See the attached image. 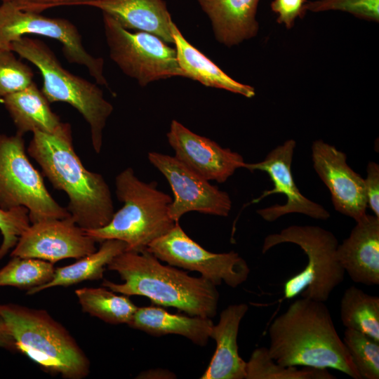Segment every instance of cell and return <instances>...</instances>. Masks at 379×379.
<instances>
[{
    "label": "cell",
    "instance_id": "cell-4",
    "mask_svg": "<svg viewBox=\"0 0 379 379\" xmlns=\"http://www.w3.org/2000/svg\"><path fill=\"white\" fill-rule=\"evenodd\" d=\"M0 317L18 352L41 368L65 379H83L91 363L75 338L46 310L16 303L0 304Z\"/></svg>",
    "mask_w": 379,
    "mask_h": 379
},
{
    "label": "cell",
    "instance_id": "cell-36",
    "mask_svg": "<svg viewBox=\"0 0 379 379\" xmlns=\"http://www.w3.org/2000/svg\"><path fill=\"white\" fill-rule=\"evenodd\" d=\"M0 348L12 352H17V348L13 338L8 331L5 322L0 317Z\"/></svg>",
    "mask_w": 379,
    "mask_h": 379
},
{
    "label": "cell",
    "instance_id": "cell-30",
    "mask_svg": "<svg viewBox=\"0 0 379 379\" xmlns=\"http://www.w3.org/2000/svg\"><path fill=\"white\" fill-rule=\"evenodd\" d=\"M33 76L12 51L0 48V99L28 87L34 82Z\"/></svg>",
    "mask_w": 379,
    "mask_h": 379
},
{
    "label": "cell",
    "instance_id": "cell-33",
    "mask_svg": "<svg viewBox=\"0 0 379 379\" xmlns=\"http://www.w3.org/2000/svg\"><path fill=\"white\" fill-rule=\"evenodd\" d=\"M306 0H273L271 9L277 14V21L288 29L293 27L297 18H302Z\"/></svg>",
    "mask_w": 379,
    "mask_h": 379
},
{
    "label": "cell",
    "instance_id": "cell-27",
    "mask_svg": "<svg viewBox=\"0 0 379 379\" xmlns=\"http://www.w3.org/2000/svg\"><path fill=\"white\" fill-rule=\"evenodd\" d=\"M246 379H334L336 377L326 368L285 366L275 362L267 347L256 348L246 361Z\"/></svg>",
    "mask_w": 379,
    "mask_h": 379
},
{
    "label": "cell",
    "instance_id": "cell-2",
    "mask_svg": "<svg viewBox=\"0 0 379 379\" xmlns=\"http://www.w3.org/2000/svg\"><path fill=\"white\" fill-rule=\"evenodd\" d=\"M32 133L27 153L52 186L65 192L76 224L84 230L107 225L114 213L109 187L101 174L84 166L73 147L69 124L62 123L53 133Z\"/></svg>",
    "mask_w": 379,
    "mask_h": 379
},
{
    "label": "cell",
    "instance_id": "cell-32",
    "mask_svg": "<svg viewBox=\"0 0 379 379\" xmlns=\"http://www.w3.org/2000/svg\"><path fill=\"white\" fill-rule=\"evenodd\" d=\"M30 224L29 211L25 207L8 211L0 208V232L2 235L0 260L15 247L20 236Z\"/></svg>",
    "mask_w": 379,
    "mask_h": 379
},
{
    "label": "cell",
    "instance_id": "cell-10",
    "mask_svg": "<svg viewBox=\"0 0 379 379\" xmlns=\"http://www.w3.org/2000/svg\"><path fill=\"white\" fill-rule=\"evenodd\" d=\"M27 34L57 40L69 62L84 66L96 82L108 86L103 73L104 61L91 55L82 44L74 25L66 19L53 18L21 10L11 2L0 5V48L10 50L12 42Z\"/></svg>",
    "mask_w": 379,
    "mask_h": 379
},
{
    "label": "cell",
    "instance_id": "cell-7",
    "mask_svg": "<svg viewBox=\"0 0 379 379\" xmlns=\"http://www.w3.org/2000/svg\"><path fill=\"white\" fill-rule=\"evenodd\" d=\"M284 243L298 245L308 259L306 267L285 282L284 298L291 299L300 295L325 302L343 281L345 273L336 258L338 241L335 236L318 226L291 225L279 233L267 235L262 253Z\"/></svg>",
    "mask_w": 379,
    "mask_h": 379
},
{
    "label": "cell",
    "instance_id": "cell-31",
    "mask_svg": "<svg viewBox=\"0 0 379 379\" xmlns=\"http://www.w3.org/2000/svg\"><path fill=\"white\" fill-rule=\"evenodd\" d=\"M305 9L315 13L340 11L360 19L379 20V0H316L307 1Z\"/></svg>",
    "mask_w": 379,
    "mask_h": 379
},
{
    "label": "cell",
    "instance_id": "cell-3",
    "mask_svg": "<svg viewBox=\"0 0 379 379\" xmlns=\"http://www.w3.org/2000/svg\"><path fill=\"white\" fill-rule=\"evenodd\" d=\"M107 268L117 272L124 281H102V286L114 293L145 296L153 304L173 307L190 316L211 319L216 314L219 300L216 286L202 277H191L172 265L161 264L147 248L124 251Z\"/></svg>",
    "mask_w": 379,
    "mask_h": 379
},
{
    "label": "cell",
    "instance_id": "cell-24",
    "mask_svg": "<svg viewBox=\"0 0 379 379\" xmlns=\"http://www.w3.org/2000/svg\"><path fill=\"white\" fill-rule=\"evenodd\" d=\"M127 248L126 244L118 239H106L98 250L79 259L69 265L55 269L52 279L43 285L27 291L32 295L43 290L55 287H67L88 280L102 279L105 267L117 255Z\"/></svg>",
    "mask_w": 379,
    "mask_h": 379
},
{
    "label": "cell",
    "instance_id": "cell-12",
    "mask_svg": "<svg viewBox=\"0 0 379 379\" xmlns=\"http://www.w3.org/2000/svg\"><path fill=\"white\" fill-rule=\"evenodd\" d=\"M149 163L166 179L173 194L169 215L175 222L189 212L226 217L232 209L229 194L211 185L174 156L149 152Z\"/></svg>",
    "mask_w": 379,
    "mask_h": 379
},
{
    "label": "cell",
    "instance_id": "cell-5",
    "mask_svg": "<svg viewBox=\"0 0 379 379\" xmlns=\"http://www.w3.org/2000/svg\"><path fill=\"white\" fill-rule=\"evenodd\" d=\"M114 185L117 197L124 205L107 225L85 230L96 242L118 239L126 244V251H140L177 222L169 215L172 197L159 190L157 182L142 181L128 167L116 176Z\"/></svg>",
    "mask_w": 379,
    "mask_h": 379
},
{
    "label": "cell",
    "instance_id": "cell-6",
    "mask_svg": "<svg viewBox=\"0 0 379 379\" xmlns=\"http://www.w3.org/2000/svg\"><path fill=\"white\" fill-rule=\"evenodd\" d=\"M10 50L38 68L43 78L41 92L50 103H68L83 116L90 126L93 149L99 154L103 130L113 112L102 91L63 68L53 51L40 40L25 36L12 42Z\"/></svg>",
    "mask_w": 379,
    "mask_h": 379
},
{
    "label": "cell",
    "instance_id": "cell-1",
    "mask_svg": "<svg viewBox=\"0 0 379 379\" xmlns=\"http://www.w3.org/2000/svg\"><path fill=\"white\" fill-rule=\"evenodd\" d=\"M268 335V353L280 365L329 368L361 379L324 302L295 300L272 322Z\"/></svg>",
    "mask_w": 379,
    "mask_h": 379
},
{
    "label": "cell",
    "instance_id": "cell-37",
    "mask_svg": "<svg viewBox=\"0 0 379 379\" xmlns=\"http://www.w3.org/2000/svg\"><path fill=\"white\" fill-rule=\"evenodd\" d=\"M174 374L171 372L166 370H149L142 372L138 378H172L174 377Z\"/></svg>",
    "mask_w": 379,
    "mask_h": 379
},
{
    "label": "cell",
    "instance_id": "cell-18",
    "mask_svg": "<svg viewBox=\"0 0 379 379\" xmlns=\"http://www.w3.org/2000/svg\"><path fill=\"white\" fill-rule=\"evenodd\" d=\"M248 310L246 303L232 304L223 310L210 338L216 343L215 353L201 379H244L246 361L238 352L237 336L240 323Z\"/></svg>",
    "mask_w": 379,
    "mask_h": 379
},
{
    "label": "cell",
    "instance_id": "cell-13",
    "mask_svg": "<svg viewBox=\"0 0 379 379\" xmlns=\"http://www.w3.org/2000/svg\"><path fill=\"white\" fill-rule=\"evenodd\" d=\"M95 244L71 216L46 220L30 224L20 236L11 257L35 258L53 264L93 253L97 250Z\"/></svg>",
    "mask_w": 379,
    "mask_h": 379
},
{
    "label": "cell",
    "instance_id": "cell-16",
    "mask_svg": "<svg viewBox=\"0 0 379 379\" xmlns=\"http://www.w3.org/2000/svg\"><path fill=\"white\" fill-rule=\"evenodd\" d=\"M166 137L174 157L208 181L223 183L237 169L244 168L245 161L241 154L192 132L175 119Z\"/></svg>",
    "mask_w": 379,
    "mask_h": 379
},
{
    "label": "cell",
    "instance_id": "cell-8",
    "mask_svg": "<svg viewBox=\"0 0 379 379\" xmlns=\"http://www.w3.org/2000/svg\"><path fill=\"white\" fill-rule=\"evenodd\" d=\"M23 135L0 133V208L25 207L31 223L70 216L46 189L26 154Z\"/></svg>",
    "mask_w": 379,
    "mask_h": 379
},
{
    "label": "cell",
    "instance_id": "cell-11",
    "mask_svg": "<svg viewBox=\"0 0 379 379\" xmlns=\"http://www.w3.org/2000/svg\"><path fill=\"white\" fill-rule=\"evenodd\" d=\"M147 249L170 265L199 272L215 286L225 282L236 288L247 280L250 272L247 262L237 253L205 250L185 233L178 222Z\"/></svg>",
    "mask_w": 379,
    "mask_h": 379
},
{
    "label": "cell",
    "instance_id": "cell-14",
    "mask_svg": "<svg viewBox=\"0 0 379 379\" xmlns=\"http://www.w3.org/2000/svg\"><path fill=\"white\" fill-rule=\"evenodd\" d=\"M296 142L293 139L285 141L271 150L265 158L257 163H246L244 168L251 172L264 171L268 174L274 187L265 190L251 203H258L273 194H283L286 197L284 204H275L257 210V213L265 220L273 222L290 213H300L317 220L329 218L330 213L321 204L304 196L294 181L291 164Z\"/></svg>",
    "mask_w": 379,
    "mask_h": 379
},
{
    "label": "cell",
    "instance_id": "cell-9",
    "mask_svg": "<svg viewBox=\"0 0 379 379\" xmlns=\"http://www.w3.org/2000/svg\"><path fill=\"white\" fill-rule=\"evenodd\" d=\"M102 15L109 56L125 74L141 86L159 79L185 77L175 48L150 33L131 32L109 15Z\"/></svg>",
    "mask_w": 379,
    "mask_h": 379
},
{
    "label": "cell",
    "instance_id": "cell-15",
    "mask_svg": "<svg viewBox=\"0 0 379 379\" xmlns=\"http://www.w3.org/2000/svg\"><path fill=\"white\" fill-rule=\"evenodd\" d=\"M316 173L328 189L334 208L356 222L366 214L364 178L347 163V155L334 145L317 140L312 145Z\"/></svg>",
    "mask_w": 379,
    "mask_h": 379
},
{
    "label": "cell",
    "instance_id": "cell-29",
    "mask_svg": "<svg viewBox=\"0 0 379 379\" xmlns=\"http://www.w3.org/2000/svg\"><path fill=\"white\" fill-rule=\"evenodd\" d=\"M343 340L361 379H378L379 341L350 328H346Z\"/></svg>",
    "mask_w": 379,
    "mask_h": 379
},
{
    "label": "cell",
    "instance_id": "cell-20",
    "mask_svg": "<svg viewBox=\"0 0 379 379\" xmlns=\"http://www.w3.org/2000/svg\"><path fill=\"white\" fill-rule=\"evenodd\" d=\"M208 15L217 41L227 47L254 37L259 29L260 0H197Z\"/></svg>",
    "mask_w": 379,
    "mask_h": 379
},
{
    "label": "cell",
    "instance_id": "cell-35",
    "mask_svg": "<svg viewBox=\"0 0 379 379\" xmlns=\"http://www.w3.org/2000/svg\"><path fill=\"white\" fill-rule=\"evenodd\" d=\"M11 2L21 10L41 13V12L58 6H78L85 4L93 0H0Z\"/></svg>",
    "mask_w": 379,
    "mask_h": 379
},
{
    "label": "cell",
    "instance_id": "cell-17",
    "mask_svg": "<svg viewBox=\"0 0 379 379\" xmlns=\"http://www.w3.org/2000/svg\"><path fill=\"white\" fill-rule=\"evenodd\" d=\"M336 258L352 280L379 284V218L366 214L356 222L349 237L338 245Z\"/></svg>",
    "mask_w": 379,
    "mask_h": 379
},
{
    "label": "cell",
    "instance_id": "cell-21",
    "mask_svg": "<svg viewBox=\"0 0 379 379\" xmlns=\"http://www.w3.org/2000/svg\"><path fill=\"white\" fill-rule=\"evenodd\" d=\"M171 32L178 63L185 77L203 85L226 90L251 98L255 94L253 87L240 83L227 74L202 52L192 45L173 22Z\"/></svg>",
    "mask_w": 379,
    "mask_h": 379
},
{
    "label": "cell",
    "instance_id": "cell-23",
    "mask_svg": "<svg viewBox=\"0 0 379 379\" xmlns=\"http://www.w3.org/2000/svg\"><path fill=\"white\" fill-rule=\"evenodd\" d=\"M1 100L16 127V133L21 135L36 131L53 133L62 124L34 82Z\"/></svg>",
    "mask_w": 379,
    "mask_h": 379
},
{
    "label": "cell",
    "instance_id": "cell-19",
    "mask_svg": "<svg viewBox=\"0 0 379 379\" xmlns=\"http://www.w3.org/2000/svg\"><path fill=\"white\" fill-rule=\"evenodd\" d=\"M85 6L100 9L126 29L148 32L173 44V20L163 0H93Z\"/></svg>",
    "mask_w": 379,
    "mask_h": 379
},
{
    "label": "cell",
    "instance_id": "cell-34",
    "mask_svg": "<svg viewBox=\"0 0 379 379\" xmlns=\"http://www.w3.org/2000/svg\"><path fill=\"white\" fill-rule=\"evenodd\" d=\"M367 175L364 178L367 205L374 215L379 218V166L369 161L366 168Z\"/></svg>",
    "mask_w": 379,
    "mask_h": 379
},
{
    "label": "cell",
    "instance_id": "cell-22",
    "mask_svg": "<svg viewBox=\"0 0 379 379\" xmlns=\"http://www.w3.org/2000/svg\"><path fill=\"white\" fill-rule=\"evenodd\" d=\"M128 325L155 336L180 335L204 346L214 324L211 318L174 314L161 307L149 306L138 307Z\"/></svg>",
    "mask_w": 379,
    "mask_h": 379
},
{
    "label": "cell",
    "instance_id": "cell-28",
    "mask_svg": "<svg viewBox=\"0 0 379 379\" xmlns=\"http://www.w3.org/2000/svg\"><path fill=\"white\" fill-rule=\"evenodd\" d=\"M0 269V287L12 286L27 289L49 281L53 275V264L48 261L12 256Z\"/></svg>",
    "mask_w": 379,
    "mask_h": 379
},
{
    "label": "cell",
    "instance_id": "cell-25",
    "mask_svg": "<svg viewBox=\"0 0 379 379\" xmlns=\"http://www.w3.org/2000/svg\"><path fill=\"white\" fill-rule=\"evenodd\" d=\"M82 310L111 324H128L138 307L128 295H118L105 287L81 288L75 290Z\"/></svg>",
    "mask_w": 379,
    "mask_h": 379
},
{
    "label": "cell",
    "instance_id": "cell-26",
    "mask_svg": "<svg viewBox=\"0 0 379 379\" xmlns=\"http://www.w3.org/2000/svg\"><path fill=\"white\" fill-rule=\"evenodd\" d=\"M340 318L346 328L360 331L379 341V298L354 286L340 300Z\"/></svg>",
    "mask_w": 379,
    "mask_h": 379
}]
</instances>
